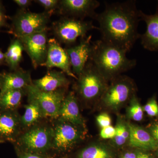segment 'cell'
I'll use <instances>...</instances> for the list:
<instances>
[{
    "mask_svg": "<svg viewBox=\"0 0 158 158\" xmlns=\"http://www.w3.org/2000/svg\"><path fill=\"white\" fill-rule=\"evenodd\" d=\"M70 83L66 75L61 71L49 70L41 78L32 81V84L40 90L47 92L67 88Z\"/></svg>",
    "mask_w": 158,
    "mask_h": 158,
    "instance_id": "cell-18",
    "label": "cell"
},
{
    "mask_svg": "<svg viewBox=\"0 0 158 158\" xmlns=\"http://www.w3.org/2000/svg\"><path fill=\"white\" fill-rule=\"evenodd\" d=\"M27 95L28 102L25 106L24 113L21 116L23 131L39 123L43 119L46 118L37 101L33 97Z\"/></svg>",
    "mask_w": 158,
    "mask_h": 158,
    "instance_id": "cell-20",
    "label": "cell"
},
{
    "mask_svg": "<svg viewBox=\"0 0 158 158\" xmlns=\"http://www.w3.org/2000/svg\"><path fill=\"white\" fill-rule=\"evenodd\" d=\"M78 158H113V154L107 147L102 144H91L79 152Z\"/></svg>",
    "mask_w": 158,
    "mask_h": 158,
    "instance_id": "cell-23",
    "label": "cell"
},
{
    "mask_svg": "<svg viewBox=\"0 0 158 158\" xmlns=\"http://www.w3.org/2000/svg\"><path fill=\"white\" fill-rule=\"evenodd\" d=\"M7 16L2 4L0 2V28L7 26Z\"/></svg>",
    "mask_w": 158,
    "mask_h": 158,
    "instance_id": "cell-31",
    "label": "cell"
},
{
    "mask_svg": "<svg viewBox=\"0 0 158 158\" xmlns=\"http://www.w3.org/2000/svg\"><path fill=\"white\" fill-rule=\"evenodd\" d=\"M25 94L26 88L9 90L0 95V110H17Z\"/></svg>",
    "mask_w": 158,
    "mask_h": 158,
    "instance_id": "cell-22",
    "label": "cell"
},
{
    "mask_svg": "<svg viewBox=\"0 0 158 158\" xmlns=\"http://www.w3.org/2000/svg\"><path fill=\"white\" fill-rule=\"evenodd\" d=\"M96 121L102 128L111 125V119L110 116L106 113H102L96 117Z\"/></svg>",
    "mask_w": 158,
    "mask_h": 158,
    "instance_id": "cell-29",
    "label": "cell"
},
{
    "mask_svg": "<svg viewBox=\"0 0 158 158\" xmlns=\"http://www.w3.org/2000/svg\"><path fill=\"white\" fill-rule=\"evenodd\" d=\"M16 151L17 152L19 158H49L46 155Z\"/></svg>",
    "mask_w": 158,
    "mask_h": 158,
    "instance_id": "cell-30",
    "label": "cell"
},
{
    "mask_svg": "<svg viewBox=\"0 0 158 158\" xmlns=\"http://www.w3.org/2000/svg\"><path fill=\"white\" fill-rule=\"evenodd\" d=\"M135 90L133 80L121 75L111 81L99 100L106 107L116 110L131 100Z\"/></svg>",
    "mask_w": 158,
    "mask_h": 158,
    "instance_id": "cell-7",
    "label": "cell"
},
{
    "mask_svg": "<svg viewBox=\"0 0 158 158\" xmlns=\"http://www.w3.org/2000/svg\"><path fill=\"white\" fill-rule=\"evenodd\" d=\"M141 19L146 23L145 33L140 35L141 44L148 50L158 51V10L153 15H147L140 10Z\"/></svg>",
    "mask_w": 158,
    "mask_h": 158,
    "instance_id": "cell-17",
    "label": "cell"
},
{
    "mask_svg": "<svg viewBox=\"0 0 158 158\" xmlns=\"http://www.w3.org/2000/svg\"><path fill=\"white\" fill-rule=\"evenodd\" d=\"M93 29L98 28L91 21L67 16L56 22L53 27L57 39L69 47L74 44L79 37H86L88 31Z\"/></svg>",
    "mask_w": 158,
    "mask_h": 158,
    "instance_id": "cell-8",
    "label": "cell"
},
{
    "mask_svg": "<svg viewBox=\"0 0 158 158\" xmlns=\"http://www.w3.org/2000/svg\"><path fill=\"white\" fill-rule=\"evenodd\" d=\"M35 2L42 6L45 11L52 15L56 9L59 8L60 1L58 0H37Z\"/></svg>",
    "mask_w": 158,
    "mask_h": 158,
    "instance_id": "cell-26",
    "label": "cell"
},
{
    "mask_svg": "<svg viewBox=\"0 0 158 158\" xmlns=\"http://www.w3.org/2000/svg\"><path fill=\"white\" fill-rule=\"evenodd\" d=\"M4 141H2V139H0V144H2V143H4Z\"/></svg>",
    "mask_w": 158,
    "mask_h": 158,
    "instance_id": "cell-38",
    "label": "cell"
},
{
    "mask_svg": "<svg viewBox=\"0 0 158 158\" xmlns=\"http://www.w3.org/2000/svg\"><path fill=\"white\" fill-rule=\"evenodd\" d=\"M157 155L158 156V152H157Z\"/></svg>",
    "mask_w": 158,
    "mask_h": 158,
    "instance_id": "cell-40",
    "label": "cell"
},
{
    "mask_svg": "<svg viewBox=\"0 0 158 158\" xmlns=\"http://www.w3.org/2000/svg\"><path fill=\"white\" fill-rule=\"evenodd\" d=\"M141 158H150L148 155L141 153Z\"/></svg>",
    "mask_w": 158,
    "mask_h": 158,
    "instance_id": "cell-36",
    "label": "cell"
},
{
    "mask_svg": "<svg viewBox=\"0 0 158 158\" xmlns=\"http://www.w3.org/2000/svg\"><path fill=\"white\" fill-rule=\"evenodd\" d=\"M50 13H36L21 9L12 19L10 34L17 38L47 31Z\"/></svg>",
    "mask_w": 158,
    "mask_h": 158,
    "instance_id": "cell-6",
    "label": "cell"
},
{
    "mask_svg": "<svg viewBox=\"0 0 158 158\" xmlns=\"http://www.w3.org/2000/svg\"><path fill=\"white\" fill-rule=\"evenodd\" d=\"M127 112L130 118L135 121H141L143 118V109L138 102L135 94L133 96L130 100V105Z\"/></svg>",
    "mask_w": 158,
    "mask_h": 158,
    "instance_id": "cell-24",
    "label": "cell"
},
{
    "mask_svg": "<svg viewBox=\"0 0 158 158\" xmlns=\"http://www.w3.org/2000/svg\"><path fill=\"white\" fill-rule=\"evenodd\" d=\"M21 9H26L31 5L32 1L31 0H14L13 1Z\"/></svg>",
    "mask_w": 158,
    "mask_h": 158,
    "instance_id": "cell-33",
    "label": "cell"
},
{
    "mask_svg": "<svg viewBox=\"0 0 158 158\" xmlns=\"http://www.w3.org/2000/svg\"><path fill=\"white\" fill-rule=\"evenodd\" d=\"M57 118L85 128V120L79 110L78 98L73 91L66 94Z\"/></svg>",
    "mask_w": 158,
    "mask_h": 158,
    "instance_id": "cell-16",
    "label": "cell"
},
{
    "mask_svg": "<svg viewBox=\"0 0 158 158\" xmlns=\"http://www.w3.org/2000/svg\"><path fill=\"white\" fill-rule=\"evenodd\" d=\"M148 128L150 135L158 142V122L151 125Z\"/></svg>",
    "mask_w": 158,
    "mask_h": 158,
    "instance_id": "cell-32",
    "label": "cell"
},
{
    "mask_svg": "<svg viewBox=\"0 0 158 158\" xmlns=\"http://www.w3.org/2000/svg\"><path fill=\"white\" fill-rule=\"evenodd\" d=\"M47 31L38 32L18 38L22 43L24 51L28 55L34 69L43 66L46 59L48 49Z\"/></svg>",
    "mask_w": 158,
    "mask_h": 158,
    "instance_id": "cell-10",
    "label": "cell"
},
{
    "mask_svg": "<svg viewBox=\"0 0 158 158\" xmlns=\"http://www.w3.org/2000/svg\"><path fill=\"white\" fill-rule=\"evenodd\" d=\"M100 6L96 0H62L60 1V12L67 17L84 19L86 17L95 19V10Z\"/></svg>",
    "mask_w": 158,
    "mask_h": 158,
    "instance_id": "cell-11",
    "label": "cell"
},
{
    "mask_svg": "<svg viewBox=\"0 0 158 158\" xmlns=\"http://www.w3.org/2000/svg\"><path fill=\"white\" fill-rule=\"evenodd\" d=\"M23 131L17 110H0V139L14 143Z\"/></svg>",
    "mask_w": 158,
    "mask_h": 158,
    "instance_id": "cell-14",
    "label": "cell"
},
{
    "mask_svg": "<svg viewBox=\"0 0 158 158\" xmlns=\"http://www.w3.org/2000/svg\"><path fill=\"white\" fill-rule=\"evenodd\" d=\"M43 66L48 69L56 67L73 78L77 77L73 72L68 54L65 49L62 48L59 41L55 38L48 40V49L46 59Z\"/></svg>",
    "mask_w": 158,
    "mask_h": 158,
    "instance_id": "cell-12",
    "label": "cell"
},
{
    "mask_svg": "<svg viewBox=\"0 0 158 158\" xmlns=\"http://www.w3.org/2000/svg\"><path fill=\"white\" fill-rule=\"evenodd\" d=\"M92 36L81 38L78 44L65 48L72 70L77 77L81 73L90 59L92 48Z\"/></svg>",
    "mask_w": 158,
    "mask_h": 158,
    "instance_id": "cell-13",
    "label": "cell"
},
{
    "mask_svg": "<svg viewBox=\"0 0 158 158\" xmlns=\"http://www.w3.org/2000/svg\"><path fill=\"white\" fill-rule=\"evenodd\" d=\"M94 19L99 24L101 39L127 52L140 38L138 28L141 19L135 1L106 4L104 10L97 13Z\"/></svg>",
    "mask_w": 158,
    "mask_h": 158,
    "instance_id": "cell-1",
    "label": "cell"
},
{
    "mask_svg": "<svg viewBox=\"0 0 158 158\" xmlns=\"http://www.w3.org/2000/svg\"><path fill=\"white\" fill-rule=\"evenodd\" d=\"M127 126L129 132V144L131 147L144 150L158 149V142L148 132L135 125L129 123Z\"/></svg>",
    "mask_w": 158,
    "mask_h": 158,
    "instance_id": "cell-19",
    "label": "cell"
},
{
    "mask_svg": "<svg viewBox=\"0 0 158 158\" xmlns=\"http://www.w3.org/2000/svg\"><path fill=\"white\" fill-rule=\"evenodd\" d=\"M24 51L22 43L18 38H16L11 41L5 53V62L11 71L19 68V64L23 58Z\"/></svg>",
    "mask_w": 158,
    "mask_h": 158,
    "instance_id": "cell-21",
    "label": "cell"
},
{
    "mask_svg": "<svg viewBox=\"0 0 158 158\" xmlns=\"http://www.w3.org/2000/svg\"><path fill=\"white\" fill-rule=\"evenodd\" d=\"M77 80V93L87 102L99 100L108 86L107 81L89 60Z\"/></svg>",
    "mask_w": 158,
    "mask_h": 158,
    "instance_id": "cell-4",
    "label": "cell"
},
{
    "mask_svg": "<svg viewBox=\"0 0 158 158\" xmlns=\"http://www.w3.org/2000/svg\"><path fill=\"white\" fill-rule=\"evenodd\" d=\"M122 158H137V156L134 153L127 152L124 155Z\"/></svg>",
    "mask_w": 158,
    "mask_h": 158,
    "instance_id": "cell-35",
    "label": "cell"
},
{
    "mask_svg": "<svg viewBox=\"0 0 158 158\" xmlns=\"http://www.w3.org/2000/svg\"><path fill=\"white\" fill-rule=\"evenodd\" d=\"M144 111L148 116H156L158 115V105L155 98L149 100L144 108Z\"/></svg>",
    "mask_w": 158,
    "mask_h": 158,
    "instance_id": "cell-27",
    "label": "cell"
},
{
    "mask_svg": "<svg viewBox=\"0 0 158 158\" xmlns=\"http://www.w3.org/2000/svg\"><path fill=\"white\" fill-rule=\"evenodd\" d=\"M52 125L40 123L23 131L14 142L16 150L45 155L51 150Z\"/></svg>",
    "mask_w": 158,
    "mask_h": 158,
    "instance_id": "cell-3",
    "label": "cell"
},
{
    "mask_svg": "<svg viewBox=\"0 0 158 158\" xmlns=\"http://www.w3.org/2000/svg\"><path fill=\"white\" fill-rule=\"evenodd\" d=\"M55 120L52 125V150L59 153L67 152L84 139L85 128L59 118Z\"/></svg>",
    "mask_w": 158,
    "mask_h": 158,
    "instance_id": "cell-5",
    "label": "cell"
},
{
    "mask_svg": "<svg viewBox=\"0 0 158 158\" xmlns=\"http://www.w3.org/2000/svg\"><path fill=\"white\" fill-rule=\"evenodd\" d=\"M116 128V135L114 139V143L117 146L123 145L128 140L129 132L127 126L122 122H118Z\"/></svg>",
    "mask_w": 158,
    "mask_h": 158,
    "instance_id": "cell-25",
    "label": "cell"
},
{
    "mask_svg": "<svg viewBox=\"0 0 158 158\" xmlns=\"http://www.w3.org/2000/svg\"><path fill=\"white\" fill-rule=\"evenodd\" d=\"M26 89L27 94L37 101L46 118L56 119L59 117L62 102L66 94L67 88L47 92L37 89L32 83Z\"/></svg>",
    "mask_w": 158,
    "mask_h": 158,
    "instance_id": "cell-9",
    "label": "cell"
},
{
    "mask_svg": "<svg viewBox=\"0 0 158 158\" xmlns=\"http://www.w3.org/2000/svg\"><path fill=\"white\" fill-rule=\"evenodd\" d=\"M127 53L125 51L100 39L92 42L89 61L108 82L136 66V60L128 58Z\"/></svg>",
    "mask_w": 158,
    "mask_h": 158,
    "instance_id": "cell-2",
    "label": "cell"
},
{
    "mask_svg": "<svg viewBox=\"0 0 158 158\" xmlns=\"http://www.w3.org/2000/svg\"><path fill=\"white\" fill-rule=\"evenodd\" d=\"M6 58H5V54L3 53L2 51L0 49V65H2L5 62Z\"/></svg>",
    "mask_w": 158,
    "mask_h": 158,
    "instance_id": "cell-34",
    "label": "cell"
},
{
    "mask_svg": "<svg viewBox=\"0 0 158 158\" xmlns=\"http://www.w3.org/2000/svg\"><path fill=\"white\" fill-rule=\"evenodd\" d=\"M0 88H1V73H0Z\"/></svg>",
    "mask_w": 158,
    "mask_h": 158,
    "instance_id": "cell-39",
    "label": "cell"
},
{
    "mask_svg": "<svg viewBox=\"0 0 158 158\" xmlns=\"http://www.w3.org/2000/svg\"><path fill=\"white\" fill-rule=\"evenodd\" d=\"M137 158H141V153L139 154L137 156Z\"/></svg>",
    "mask_w": 158,
    "mask_h": 158,
    "instance_id": "cell-37",
    "label": "cell"
},
{
    "mask_svg": "<svg viewBox=\"0 0 158 158\" xmlns=\"http://www.w3.org/2000/svg\"><path fill=\"white\" fill-rule=\"evenodd\" d=\"M100 135L103 139H113L116 135V128L111 125L103 128H102Z\"/></svg>",
    "mask_w": 158,
    "mask_h": 158,
    "instance_id": "cell-28",
    "label": "cell"
},
{
    "mask_svg": "<svg viewBox=\"0 0 158 158\" xmlns=\"http://www.w3.org/2000/svg\"><path fill=\"white\" fill-rule=\"evenodd\" d=\"M32 83L30 72L21 68L1 73L0 95L9 90L25 89Z\"/></svg>",
    "mask_w": 158,
    "mask_h": 158,
    "instance_id": "cell-15",
    "label": "cell"
}]
</instances>
